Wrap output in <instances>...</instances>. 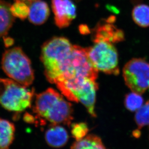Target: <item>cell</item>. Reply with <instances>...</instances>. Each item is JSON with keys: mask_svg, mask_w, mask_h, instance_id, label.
I'll return each mask as SVG.
<instances>
[{"mask_svg": "<svg viewBox=\"0 0 149 149\" xmlns=\"http://www.w3.org/2000/svg\"><path fill=\"white\" fill-rule=\"evenodd\" d=\"M33 112L36 125L63 124L69 126L73 119V109L70 103L53 88L36 95Z\"/></svg>", "mask_w": 149, "mask_h": 149, "instance_id": "cell-1", "label": "cell"}, {"mask_svg": "<svg viewBox=\"0 0 149 149\" xmlns=\"http://www.w3.org/2000/svg\"><path fill=\"white\" fill-rule=\"evenodd\" d=\"M55 84L68 100L80 102L92 117H96L95 104L98 85L95 80L88 77H74L62 80Z\"/></svg>", "mask_w": 149, "mask_h": 149, "instance_id": "cell-2", "label": "cell"}, {"mask_svg": "<svg viewBox=\"0 0 149 149\" xmlns=\"http://www.w3.org/2000/svg\"><path fill=\"white\" fill-rule=\"evenodd\" d=\"M74 45L63 37H54L43 44L40 59L45 74L50 83H54L59 68L72 51Z\"/></svg>", "mask_w": 149, "mask_h": 149, "instance_id": "cell-3", "label": "cell"}, {"mask_svg": "<svg viewBox=\"0 0 149 149\" xmlns=\"http://www.w3.org/2000/svg\"><path fill=\"white\" fill-rule=\"evenodd\" d=\"M1 63L5 73L17 83L28 87L33 82L35 76L31 62L21 47L6 50Z\"/></svg>", "mask_w": 149, "mask_h": 149, "instance_id": "cell-4", "label": "cell"}, {"mask_svg": "<svg viewBox=\"0 0 149 149\" xmlns=\"http://www.w3.org/2000/svg\"><path fill=\"white\" fill-rule=\"evenodd\" d=\"M34 89H28L14 80L0 79V105L4 109L15 113L31 108Z\"/></svg>", "mask_w": 149, "mask_h": 149, "instance_id": "cell-5", "label": "cell"}, {"mask_svg": "<svg viewBox=\"0 0 149 149\" xmlns=\"http://www.w3.org/2000/svg\"><path fill=\"white\" fill-rule=\"evenodd\" d=\"M86 50L90 62L98 71L107 74H119L118 54L112 43L96 42L93 46L86 48Z\"/></svg>", "mask_w": 149, "mask_h": 149, "instance_id": "cell-6", "label": "cell"}, {"mask_svg": "<svg viewBox=\"0 0 149 149\" xmlns=\"http://www.w3.org/2000/svg\"><path fill=\"white\" fill-rule=\"evenodd\" d=\"M123 77L132 92L141 95L149 88V62L141 58L132 59L125 65Z\"/></svg>", "mask_w": 149, "mask_h": 149, "instance_id": "cell-7", "label": "cell"}, {"mask_svg": "<svg viewBox=\"0 0 149 149\" xmlns=\"http://www.w3.org/2000/svg\"><path fill=\"white\" fill-rule=\"evenodd\" d=\"M55 23L59 28L68 27L77 15V9L71 0H52Z\"/></svg>", "mask_w": 149, "mask_h": 149, "instance_id": "cell-8", "label": "cell"}, {"mask_svg": "<svg viewBox=\"0 0 149 149\" xmlns=\"http://www.w3.org/2000/svg\"><path fill=\"white\" fill-rule=\"evenodd\" d=\"M114 20V17H111L96 25L93 31V42L105 41L113 44L124 40L123 32L112 24Z\"/></svg>", "mask_w": 149, "mask_h": 149, "instance_id": "cell-9", "label": "cell"}, {"mask_svg": "<svg viewBox=\"0 0 149 149\" xmlns=\"http://www.w3.org/2000/svg\"><path fill=\"white\" fill-rule=\"evenodd\" d=\"M28 3L30 8L28 19L31 23L36 25L44 24L50 14L48 4L42 0H34Z\"/></svg>", "mask_w": 149, "mask_h": 149, "instance_id": "cell-10", "label": "cell"}, {"mask_svg": "<svg viewBox=\"0 0 149 149\" xmlns=\"http://www.w3.org/2000/svg\"><path fill=\"white\" fill-rule=\"evenodd\" d=\"M45 139L48 145L53 148L65 146L68 140V134L65 128L59 125H52L45 133Z\"/></svg>", "mask_w": 149, "mask_h": 149, "instance_id": "cell-11", "label": "cell"}, {"mask_svg": "<svg viewBox=\"0 0 149 149\" xmlns=\"http://www.w3.org/2000/svg\"><path fill=\"white\" fill-rule=\"evenodd\" d=\"M11 4L0 0V37L6 36L15 22V17L10 11Z\"/></svg>", "mask_w": 149, "mask_h": 149, "instance_id": "cell-12", "label": "cell"}, {"mask_svg": "<svg viewBox=\"0 0 149 149\" xmlns=\"http://www.w3.org/2000/svg\"><path fill=\"white\" fill-rule=\"evenodd\" d=\"M15 126L11 122L0 118V149H9L15 139Z\"/></svg>", "mask_w": 149, "mask_h": 149, "instance_id": "cell-13", "label": "cell"}, {"mask_svg": "<svg viewBox=\"0 0 149 149\" xmlns=\"http://www.w3.org/2000/svg\"><path fill=\"white\" fill-rule=\"evenodd\" d=\"M71 149H107L99 136L89 135L78 141H76Z\"/></svg>", "mask_w": 149, "mask_h": 149, "instance_id": "cell-14", "label": "cell"}, {"mask_svg": "<svg viewBox=\"0 0 149 149\" xmlns=\"http://www.w3.org/2000/svg\"><path fill=\"white\" fill-rule=\"evenodd\" d=\"M133 19L136 24L141 27L149 26V6L146 4H139L132 11Z\"/></svg>", "mask_w": 149, "mask_h": 149, "instance_id": "cell-15", "label": "cell"}, {"mask_svg": "<svg viewBox=\"0 0 149 149\" xmlns=\"http://www.w3.org/2000/svg\"><path fill=\"white\" fill-rule=\"evenodd\" d=\"M10 11L14 17L22 20H24L29 16V5L26 1L15 0L12 5L10 6Z\"/></svg>", "mask_w": 149, "mask_h": 149, "instance_id": "cell-16", "label": "cell"}, {"mask_svg": "<svg viewBox=\"0 0 149 149\" xmlns=\"http://www.w3.org/2000/svg\"><path fill=\"white\" fill-rule=\"evenodd\" d=\"M143 103V99L139 93L132 92L128 93L125 97V104L126 109L131 111H135L141 108Z\"/></svg>", "mask_w": 149, "mask_h": 149, "instance_id": "cell-17", "label": "cell"}, {"mask_svg": "<svg viewBox=\"0 0 149 149\" xmlns=\"http://www.w3.org/2000/svg\"><path fill=\"white\" fill-rule=\"evenodd\" d=\"M135 120L139 129L144 126L149 125V100L137 111L135 114Z\"/></svg>", "mask_w": 149, "mask_h": 149, "instance_id": "cell-18", "label": "cell"}, {"mask_svg": "<svg viewBox=\"0 0 149 149\" xmlns=\"http://www.w3.org/2000/svg\"><path fill=\"white\" fill-rule=\"evenodd\" d=\"M89 132V128L86 123H79L71 125V134L76 141L84 138Z\"/></svg>", "mask_w": 149, "mask_h": 149, "instance_id": "cell-19", "label": "cell"}, {"mask_svg": "<svg viewBox=\"0 0 149 149\" xmlns=\"http://www.w3.org/2000/svg\"><path fill=\"white\" fill-rule=\"evenodd\" d=\"M23 120L27 123H30V124H33V123L36 124V123L35 116L28 112H26L24 115Z\"/></svg>", "mask_w": 149, "mask_h": 149, "instance_id": "cell-20", "label": "cell"}, {"mask_svg": "<svg viewBox=\"0 0 149 149\" xmlns=\"http://www.w3.org/2000/svg\"><path fill=\"white\" fill-rule=\"evenodd\" d=\"M3 39L4 46L6 47H10L13 46L14 43V40L11 37L6 36H3Z\"/></svg>", "mask_w": 149, "mask_h": 149, "instance_id": "cell-21", "label": "cell"}, {"mask_svg": "<svg viewBox=\"0 0 149 149\" xmlns=\"http://www.w3.org/2000/svg\"><path fill=\"white\" fill-rule=\"evenodd\" d=\"M80 31L82 34H87L90 32L89 29L86 25H81L79 28Z\"/></svg>", "mask_w": 149, "mask_h": 149, "instance_id": "cell-22", "label": "cell"}, {"mask_svg": "<svg viewBox=\"0 0 149 149\" xmlns=\"http://www.w3.org/2000/svg\"><path fill=\"white\" fill-rule=\"evenodd\" d=\"M133 135L134 136L136 137V138L139 137V136H141V132H140V131L139 130H136L134 131L133 132Z\"/></svg>", "mask_w": 149, "mask_h": 149, "instance_id": "cell-23", "label": "cell"}, {"mask_svg": "<svg viewBox=\"0 0 149 149\" xmlns=\"http://www.w3.org/2000/svg\"><path fill=\"white\" fill-rule=\"evenodd\" d=\"M20 1H26L27 3H30L31 1H33L34 0H20Z\"/></svg>", "mask_w": 149, "mask_h": 149, "instance_id": "cell-24", "label": "cell"}]
</instances>
